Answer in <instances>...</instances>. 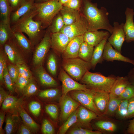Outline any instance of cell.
Returning a JSON list of instances; mask_svg holds the SVG:
<instances>
[{"label": "cell", "mask_w": 134, "mask_h": 134, "mask_svg": "<svg viewBox=\"0 0 134 134\" xmlns=\"http://www.w3.org/2000/svg\"><path fill=\"white\" fill-rule=\"evenodd\" d=\"M49 0H35V2L36 3H40L45 2Z\"/></svg>", "instance_id": "cell-58"}, {"label": "cell", "mask_w": 134, "mask_h": 134, "mask_svg": "<svg viewBox=\"0 0 134 134\" xmlns=\"http://www.w3.org/2000/svg\"><path fill=\"white\" fill-rule=\"evenodd\" d=\"M98 116L94 112L81 104L77 109V121L74 124L84 128L92 130L90 122L92 120L97 118Z\"/></svg>", "instance_id": "cell-13"}, {"label": "cell", "mask_w": 134, "mask_h": 134, "mask_svg": "<svg viewBox=\"0 0 134 134\" xmlns=\"http://www.w3.org/2000/svg\"><path fill=\"white\" fill-rule=\"evenodd\" d=\"M130 82L127 77H116L110 89V93L117 97L123 92Z\"/></svg>", "instance_id": "cell-25"}, {"label": "cell", "mask_w": 134, "mask_h": 134, "mask_svg": "<svg viewBox=\"0 0 134 134\" xmlns=\"http://www.w3.org/2000/svg\"><path fill=\"white\" fill-rule=\"evenodd\" d=\"M7 67L9 75L12 82L14 84L19 75L17 66L11 64Z\"/></svg>", "instance_id": "cell-49"}, {"label": "cell", "mask_w": 134, "mask_h": 134, "mask_svg": "<svg viewBox=\"0 0 134 134\" xmlns=\"http://www.w3.org/2000/svg\"><path fill=\"white\" fill-rule=\"evenodd\" d=\"M79 11L74 10L63 5L59 11L65 24V25L71 24L79 18L81 13Z\"/></svg>", "instance_id": "cell-23"}, {"label": "cell", "mask_w": 134, "mask_h": 134, "mask_svg": "<svg viewBox=\"0 0 134 134\" xmlns=\"http://www.w3.org/2000/svg\"><path fill=\"white\" fill-rule=\"evenodd\" d=\"M65 25L62 16L59 12L53 18L47 28L51 33H58L60 32Z\"/></svg>", "instance_id": "cell-34"}, {"label": "cell", "mask_w": 134, "mask_h": 134, "mask_svg": "<svg viewBox=\"0 0 134 134\" xmlns=\"http://www.w3.org/2000/svg\"><path fill=\"white\" fill-rule=\"evenodd\" d=\"M30 79L19 75L15 83V86L17 90L22 92L24 89L29 82Z\"/></svg>", "instance_id": "cell-48"}, {"label": "cell", "mask_w": 134, "mask_h": 134, "mask_svg": "<svg viewBox=\"0 0 134 134\" xmlns=\"http://www.w3.org/2000/svg\"><path fill=\"white\" fill-rule=\"evenodd\" d=\"M87 31V21L81 13L79 18L75 22L69 25H64L60 32L65 34L71 40L75 37L83 35Z\"/></svg>", "instance_id": "cell-8"}, {"label": "cell", "mask_w": 134, "mask_h": 134, "mask_svg": "<svg viewBox=\"0 0 134 134\" xmlns=\"http://www.w3.org/2000/svg\"><path fill=\"white\" fill-rule=\"evenodd\" d=\"M59 2L63 5L69 0H58Z\"/></svg>", "instance_id": "cell-57"}, {"label": "cell", "mask_w": 134, "mask_h": 134, "mask_svg": "<svg viewBox=\"0 0 134 134\" xmlns=\"http://www.w3.org/2000/svg\"><path fill=\"white\" fill-rule=\"evenodd\" d=\"M82 4V0H69L63 5L74 10L79 11Z\"/></svg>", "instance_id": "cell-50"}, {"label": "cell", "mask_w": 134, "mask_h": 134, "mask_svg": "<svg viewBox=\"0 0 134 134\" xmlns=\"http://www.w3.org/2000/svg\"><path fill=\"white\" fill-rule=\"evenodd\" d=\"M61 92L57 88H52L47 89L40 91L38 94L40 98L47 100L60 99L62 96Z\"/></svg>", "instance_id": "cell-31"}, {"label": "cell", "mask_w": 134, "mask_h": 134, "mask_svg": "<svg viewBox=\"0 0 134 134\" xmlns=\"http://www.w3.org/2000/svg\"><path fill=\"white\" fill-rule=\"evenodd\" d=\"M62 66L68 75L77 81H80L85 73L92 68L90 62L78 57L64 60Z\"/></svg>", "instance_id": "cell-5"}, {"label": "cell", "mask_w": 134, "mask_h": 134, "mask_svg": "<svg viewBox=\"0 0 134 134\" xmlns=\"http://www.w3.org/2000/svg\"><path fill=\"white\" fill-rule=\"evenodd\" d=\"M29 0H8L12 9V12L17 10L21 5Z\"/></svg>", "instance_id": "cell-51"}, {"label": "cell", "mask_w": 134, "mask_h": 134, "mask_svg": "<svg viewBox=\"0 0 134 134\" xmlns=\"http://www.w3.org/2000/svg\"><path fill=\"white\" fill-rule=\"evenodd\" d=\"M59 101L61 108L60 120L62 122H64L81 105L73 99L68 93L62 95Z\"/></svg>", "instance_id": "cell-10"}, {"label": "cell", "mask_w": 134, "mask_h": 134, "mask_svg": "<svg viewBox=\"0 0 134 134\" xmlns=\"http://www.w3.org/2000/svg\"><path fill=\"white\" fill-rule=\"evenodd\" d=\"M122 100L109 93V101L106 111L103 115H112L115 113Z\"/></svg>", "instance_id": "cell-30"}, {"label": "cell", "mask_w": 134, "mask_h": 134, "mask_svg": "<svg viewBox=\"0 0 134 134\" xmlns=\"http://www.w3.org/2000/svg\"><path fill=\"white\" fill-rule=\"evenodd\" d=\"M93 101L96 107L102 115H103L107 106L109 93L93 90Z\"/></svg>", "instance_id": "cell-20"}, {"label": "cell", "mask_w": 134, "mask_h": 134, "mask_svg": "<svg viewBox=\"0 0 134 134\" xmlns=\"http://www.w3.org/2000/svg\"><path fill=\"white\" fill-rule=\"evenodd\" d=\"M39 90L37 82L32 77L24 89L22 93L24 96L29 97L35 94Z\"/></svg>", "instance_id": "cell-37"}, {"label": "cell", "mask_w": 134, "mask_h": 134, "mask_svg": "<svg viewBox=\"0 0 134 134\" xmlns=\"http://www.w3.org/2000/svg\"><path fill=\"white\" fill-rule=\"evenodd\" d=\"M131 84H133V85H134V79L133 83H131Z\"/></svg>", "instance_id": "cell-59"}, {"label": "cell", "mask_w": 134, "mask_h": 134, "mask_svg": "<svg viewBox=\"0 0 134 134\" xmlns=\"http://www.w3.org/2000/svg\"><path fill=\"white\" fill-rule=\"evenodd\" d=\"M116 77H107L97 73L87 71L80 81L89 89L95 91L110 93V89Z\"/></svg>", "instance_id": "cell-4"}, {"label": "cell", "mask_w": 134, "mask_h": 134, "mask_svg": "<svg viewBox=\"0 0 134 134\" xmlns=\"http://www.w3.org/2000/svg\"><path fill=\"white\" fill-rule=\"evenodd\" d=\"M133 119L130 121L128 125L127 132L128 133L134 134V117Z\"/></svg>", "instance_id": "cell-56"}, {"label": "cell", "mask_w": 134, "mask_h": 134, "mask_svg": "<svg viewBox=\"0 0 134 134\" xmlns=\"http://www.w3.org/2000/svg\"><path fill=\"white\" fill-rule=\"evenodd\" d=\"M36 14L34 5L31 10L11 25L13 32H20L27 35L34 47L40 41L45 33L41 24L33 19Z\"/></svg>", "instance_id": "cell-2"}, {"label": "cell", "mask_w": 134, "mask_h": 134, "mask_svg": "<svg viewBox=\"0 0 134 134\" xmlns=\"http://www.w3.org/2000/svg\"><path fill=\"white\" fill-rule=\"evenodd\" d=\"M18 111L23 123L33 133H35L38 131L39 126L28 114L23 108L20 106L18 108Z\"/></svg>", "instance_id": "cell-26"}, {"label": "cell", "mask_w": 134, "mask_h": 134, "mask_svg": "<svg viewBox=\"0 0 134 134\" xmlns=\"http://www.w3.org/2000/svg\"><path fill=\"white\" fill-rule=\"evenodd\" d=\"M21 99L16 97L8 95L2 104V109L4 111H7L14 109L19 107L21 103Z\"/></svg>", "instance_id": "cell-33"}, {"label": "cell", "mask_w": 134, "mask_h": 134, "mask_svg": "<svg viewBox=\"0 0 134 134\" xmlns=\"http://www.w3.org/2000/svg\"><path fill=\"white\" fill-rule=\"evenodd\" d=\"M13 37L8 40L3 46L5 54L11 64L16 65L26 63L23 52L17 45Z\"/></svg>", "instance_id": "cell-9"}, {"label": "cell", "mask_w": 134, "mask_h": 134, "mask_svg": "<svg viewBox=\"0 0 134 134\" xmlns=\"http://www.w3.org/2000/svg\"><path fill=\"white\" fill-rule=\"evenodd\" d=\"M35 0H29L16 11L11 12L10 18L11 25L17 22L33 8Z\"/></svg>", "instance_id": "cell-21"}, {"label": "cell", "mask_w": 134, "mask_h": 134, "mask_svg": "<svg viewBox=\"0 0 134 134\" xmlns=\"http://www.w3.org/2000/svg\"><path fill=\"white\" fill-rule=\"evenodd\" d=\"M95 126L99 130L109 132H115L117 128L114 123L109 121H99L95 123Z\"/></svg>", "instance_id": "cell-36"}, {"label": "cell", "mask_w": 134, "mask_h": 134, "mask_svg": "<svg viewBox=\"0 0 134 134\" xmlns=\"http://www.w3.org/2000/svg\"><path fill=\"white\" fill-rule=\"evenodd\" d=\"M19 118L15 115L10 114L8 115L6 119L5 130L6 134L13 133L17 127Z\"/></svg>", "instance_id": "cell-32"}, {"label": "cell", "mask_w": 134, "mask_h": 134, "mask_svg": "<svg viewBox=\"0 0 134 134\" xmlns=\"http://www.w3.org/2000/svg\"><path fill=\"white\" fill-rule=\"evenodd\" d=\"M13 38L23 53L30 52L34 48L31 41L20 32H14Z\"/></svg>", "instance_id": "cell-22"}, {"label": "cell", "mask_w": 134, "mask_h": 134, "mask_svg": "<svg viewBox=\"0 0 134 134\" xmlns=\"http://www.w3.org/2000/svg\"><path fill=\"white\" fill-rule=\"evenodd\" d=\"M125 14L126 21L123 28L125 35V41L128 42H134V12L133 9L127 7Z\"/></svg>", "instance_id": "cell-18"}, {"label": "cell", "mask_w": 134, "mask_h": 134, "mask_svg": "<svg viewBox=\"0 0 134 134\" xmlns=\"http://www.w3.org/2000/svg\"><path fill=\"white\" fill-rule=\"evenodd\" d=\"M110 34L108 31L88 30L83 35L84 41L94 47L104 39L108 38Z\"/></svg>", "instance_id": "cell-17"}, {"label": "cell", "mask_w": 134, "mask_h": 134, "mask_svg": "<svg viewBox=\"0 0 134 134\" xmlns=\"http://www.w3.org/2000/svg\"><path fill=\"white\" fill-rule=\"evenodd\" d=\"M12 9L8 0H0V21L10 22Z\"/></svg>", "instance_id": "cell-29"}, {"label": "cell", "mask_w": 134, "mask_h": 134, "mask_svg": "<svg viewBox=\"0 0 134 134\" xmlns=\"http://www.w3.org/2000/svg\"><path fill=\"white\" fill-rule=\"evenodd\" d=\"M46 112L55 120L58 119V109L57 105L54 104L47 105L45 107Z\"/></svg>", "instance_id": "cell-42"}, {"label": "cell", "mask_w": 134, "mask_h": 134, "mask_svg": "<svg viewBox=\"0 0 134 134\" xmlns=\"http://www.w3.org/2000/svg\"><path fill=\"white\" fill-rule=\"evenodd\" d=\"M70 40L62 32L51 33V48L57 53L62 54Z\"/></svg>", "instance_id": "cell-14"}, {"label": "cell", "mask_w": 134, "mask_h": 134, "mask_svg": "<svg viewBox=\"0 0 134 134\" xmlns=\"http://www.w3.org/2000/svg\"><path fill=\"white\" fill-rule=\"evenodd\" d=\"M47 67L50 73L53 76L56 75L57 70V63L55 54L52 53L49 55L47 60Z\"/></svg>", "instance_id": "cell-38"}, {"label": "cell", "mask_w": 134, "mask_h": 134, "mask_svg": "<svg viewBox=\"0 0 134 134\" xmlns=\"http://www.w3.org/2000/svg\"><path fill=\"white\" fill-rule=\"evenodd\" d=\"M81 9L87 22L88 31L103 29L111 34L112 33L113 26L110 23L109 13L105 8H99L97 3H92L91 0H82Z\"/></svg>", "instance_id": "cell-1"}, {"label": "cell", "mask_w": 134, "mask_h": 134, "mask_svg": "<svg viewBox=\"0 0 134 134\" xmlns=\"http://www.w3.org/2000/svg\"><path fill=\"white\" fill-rule=\"evenodd\" d=\"M3 76L4 83L7 88L11 93H13L15 90L14 84L12 82L9 75L7 67L4 71Z\"/></svg>", "instance_id": "cell-45"}, {"label": "cell", "mask_w": 134, "mask_h": 134, "mask_svg": "<svg viewBox=\"0 0 134 134\" xmlns=\"http://www.w3.org/2000/svg\"><path fill=\"white\" fill-rule=\"evenodd\" d=\"M134 117V97L129 100L127 118Z\"/></svg>", "instance_id": "cell-52"}, {"label": "cell", "mask_w": 134, "mask_h": 134, "mask_svg": "<svg viewBox=\"0 0 134 134\" xmlns=\"http://www.w3.org/2000/svg\"><path fill=\"white\" fill-rule=\"evenodd\" d=\"M93 90L88 91L82 90H74L69 92L68 94L75 101L89 110L96 113L98 116H100L102 114L96 107L93 100Z\"/></svg>", "instance_id": "cell-6"}, {"label": "cell", "mask_w": 134, "mask_h": 134, "mask_svg": "<svg viewBox=\"0 0 134 134\" xmlns=\"http://www.w3.org/2000/svg\"><path fill=\"white\" fill-rule=\"evenodd\" d=\"M94 47L84 41L80 47L78 57L83 60L90 62L91 60Z\"/></svg>", "instance_id": "cell-28"}, {"label": "cell", "mask_w": 134, "mask_h": 134, "mask_svg": "<svg viewBox=\"0 0 134 134\" xmlns=\"http://www.w3.org/2000/svg\"><path fill=\"white\" fill-rule=\"evenodd\" d=\"M128 101V100H122L116 112L119 117L127 118Z\"/></svg>", "instance_id": "cell-40"}, {"label": "cell", "mask_w": 134, "mask_h": 134, "mask_svg": "<svg viewBox=\"0 0 134 134\" xmlns=\"http://www.w3.org/2000/svg\"><path fill=\"white\" fill-rule=\"evenodd\" d=\"M99 131H93L92 130L84 128L75 124L72 126L66 132L68 134H101Z\"/></svg>", "instance_id": "cell-39"}, {"label": "cell", "mask_w": 134, "mask_h": 134, "mask_svg": "<svg viewBox=\"0 0 134 134\" xmlns=\"http://www.w3.org/2000/svg\"><path fill=\"white\" fill-rule=\"evenodd\" d=\"M36 46L33 63L36 67L42 65L47 53L51 48V33L47 28L43 37Z\"/></svg>", "instance_id": "cell-7"}, {"label": "cell", "mask_w": 134, "mask_h": 134, "mask_svg": "<svg viewBox=\"0 0 134 134\" xmlns=\"http://www.w3.org/2000/svg\"><path fill=\"white\" fill-rule=\"evenodd\" d=\"M8 95L7 93L1 87L0 88V105H1L5 99Z\"/></svg>", "instance_id": "cell-54"}, {"label": "cell", "mask_w": 134, "mask_h": 134, "mask_svg": "<svg viewBox=\"0 0 134 134\" xmlns=\"http://www.w3.org/2000/svg\"><path fill=\"white\" fill-rule=\"evenodd\" d=\"M108 38L104 39L94 48L92 59L90 62L93 69L95 68L97 64L102 60L105 46Z\"/></svg>", "instance_id": "cell-27"}, {"label": "cell", "mask_w": 134, "mask_h": 134, "mask_svg": "<svg viewBox=\"0 0 134 134\" xmlns=\"http://www.w3.org/2000/svg\"><path fill=\"white\" fill-rule=\"evenodd\" d=\"M41 131L44 134H53L55 133L54 127L47 119H45L42 121Z\"/></svg>", "instance_id": "cell-46"}, {"label": "cell", "mask_w": 134, "mask_h": 134, "mask_svg": "<svg viewBox=\"0 0 134 134\" xmlns=\"http://www.w3.org/2000/svg\"><path fill=\"white\" fill-rule=\"evenodd\" d=\"M124 24L123 23L120 24L117 22H114L113 32L108 39V41L112 47L121 53L123 44L125 40Z\"/></svg>", "instance_id": "cell-12"}, {"label": "cell", "mask_w": 134, "mask_h": 134, "mask_svg": "<svg viewBox=\"0 0 134 134\" xmlns=\"http://www.w3.org/2000/svg\"><path fill=\"white\" fill-rule=\"evenodd\" d=\"M77 109L64 122L60 128L58 132V134H66L68 130L76 123L77 121Z\"/></svg>", "instance_id": "cell-35"}, {"label": "cell", "mask_w": 134, "mask_h": 134, "mask_svg": "<svg viewBox=\"0 0 134 134\" xmlns=\"http://www.w3.org/2000/svg\"><path fill=\"white\" fill-rule=\"evenodd\" d=\"M5 113L4 111H0V134H4L2 125L4 121Z\"/></svg>", "instance_id": "cell-55"}, {"label": "cell", "mask_w": 134, "mask_h": 134, "mask_svg": "<svg viewBox=\"0 0 134 134\" xmlns=\"http://www.w3.org/2000/svg\"><path fill=\"white\" fill-rule=\"evenodd\" d=\"M59 77L62 83V95H65L73 90L88 91L90 90L85 85L79 83L73 79L63 68L60 70Z\"/></svg>", "instance_id": "cell-11"}, {"label": "cell", "mask_w": 134, "mask_h": 134, "mask_svg": "<svg viewBox=\"0 0 134 134\" xmlns=\"http://www.w3.org/2000/svg\"><path fill=\"white\" fill-rule=\"evenodd\" d=\"M28 107L31 112L35 116H38L40 115L41 108L40 104L36 101H32L29 104Z\"/></svg>", "instance_id": "cell-47"}, {"label": "cell", "mask_w": 134, "mask_h": 134, "mask_svg": "<svg viewBox=\"0 0 134 134\" xmlns=\"http://www.w3.org/2000/svg\"><path fill=\"white\" fill-rule=\"evenodd\" d=\"M14 36L10 22L0 21V45L3 47L6 42Z\"/></svg>", "instance_id": "cell-24"}, {"label": "cell", "mask_w": 134, "mask_h": 134, "mask_svg": "<svg viewBox=\"0 0 134 134\" xmlns=\"http://www.w3.org/2000/svg\"><path fill=\"white\" fill-rule=\"evenodd\" d=\"M118 97L122 100H129L134 97V85L130 83L122 93Z\"/></svg>", "instance_id": "cell-41"}, {"label": "cell", "mask_w": 134, "mask_h": 134, "mask_svg": "<svg viewBox=\"0 0 134 134\" xmlns=\"http://www.w3.org/2000/svg\"><path fill=\"white\" fill-rule=\"evenodd\" d=\"M107 41L105 46L102 56V60L107 61L114 60L121 61L131 63L134 65V61L123 56L121 53L115 49Z\"/></svg>", "instance_id": "cell-15"}, {"label": "cell", "mask_w": 134, "mask_h": 134, "mask_svg": "<svg viewBox=\"0 0 134 134\" xmlns=\"http://www.w3.org/2000/svg\"><path fill=\"white\" fill-rule=\"evenodd\" d=\"M36 67L34 73L42 85L48 87H54L58 86L56 81L47 72L42 65Z\"/></svg>", "instance_id": "cell-19"}, {"label": "cell", "mask_w": 134, "mask_h": 134, "mask_svg": "<svg viewBox=\"0 0 134 134\" xmlns=\"http://www.w3.org/2000/svg\"><path fill=\"white\" fill-rule=\"evenodd\" d=\"M36 14L34 20L40 22L43 28H48L55 16L59 12L63 5L58 0H49L40 3H34Z\"/></svg>", "instance_id": "cell-3"}, {"label": "cell", "mask_w": 134, "mask_h": 134, "mask_svg": "<svg viewBox=\"0 0 134 134\" xmlns=\"http://www.w3.org/2000/svg\"><path fill=\"white\" fill-rule=\"evenodd\" d=\"M16 65L19 76L28 78H30L32 77V73L26 63L18 64Z\"/></svg>", "instance_id": "cell-43"}, {"label": "cell", "mask_w": 134, "mask_h": 134, "mask_svg": "<svg viewBox=\"0 0 134 134\" xmlns=\"http://www.w3.org/2000/svg\"><path fill=\"white\" fill-rule=\"evenodd\" d=\"M84 41L83 35L71 40L62 53L64 60L78 57L80 47Z\"/></svg>", "instance_id": "cell-16"}, {"label": "cell", "mask_w": 134, "mask_h": 134, "mask_svg": "<svg viewBox=\"0 0 134 134\" xmlns=\"http://www.w3.org/2000/svg\"><path fill=\"white\" fill-rule=\"evenodd\" d=\"M2 47H0V81L1 84L4 83L3 74L4 70L7 67L6 58L3 53Z\"/></svg>", "instance_id": "cell-44"}, {"label": "cell", "mask_w": 134, "mask_h": 134, "mask_svg": "<svg viewBox=\"0 0 134 134\" xmlns=\"http://www.w3.org/2000/svg\"><path fill=\"white\" fill-rule=\"evenodd\" d=\"M18 133L20 134H31L33 133L23 122L19 125Z\"/></svg>", "instance_id": "cell-53"}]
</instances>
